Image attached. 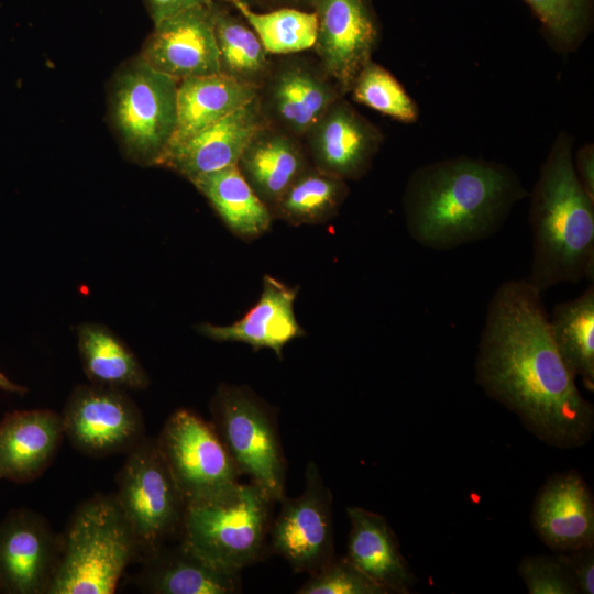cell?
<instances>
[{"mask_svg": "<svg viewBox=\"0 0 594 594\" xmlns=\"http://www.w3.org/2000/svg\"><path fill=\"white\" fill-rule=\"evenodd\" d=\"M191 184L237 237L253 240L268 231L274 219L271 209L252 189L237 165L201 175Z\"/></svg>", "mask_w": 594, "mask_h": 594, "instance_id": "cell-25", "label": "cell"}, {"mask_svg": "<svg viewBox=\"0 0 594 594\" xmlns=\"http://www.w3.org/2000/svg\"><path fill=\"white\" fill-rule=\"evenodd\" d=\"M116 476L114 496L143 556L182 532L186 499L157 444L145 437L129 452Z\"/></svg>", "mask_w": 594, "mask_h": 594, "instance_id": "cell-8", "label": "cell"}, {"mask_svg": "<svg viewBox=\"0 0 594 594\" xmlns=\"http://www.w3.org/2000/svg\"><path fill=\"white\" fill-rule=\"evenodd\" d=\"M575 174L585 189L594 198V145L584 144L580 147L573 160Z\"/></svg>", "mask_w": 594, "mask_h": 594, "instance_id": "cell-36", "label": "cell"}, {"mask_svg": "<svg viewBox=\"0 0 594 594\" xmlns=\"http://www.w3.org/2000/svg\"><path fill=\"white\" fill-rule=\"evenodd\" d=\"M265 124L256 97L169 147L157 165L178 173L191 183L201 175L237 165L251 139Z\"/></svg>", "mask_w": 594, "mask_h": 594, "instance_id": "cell-18", "label": "cell"}, {"mask_svg": "<svg viewBox=\"0 0 594 594\" xmlns=\"http://www.w3.org/2000/svg\"><path fill=\"white\" fill-rule=\"evenodd\" d=\"M304 139L312 166L344 180H356L369 172L384 136L341 97Z\"/></svg>", "mask_w": 594, "mask_h": 594, "instance_id": "cell-16", "label": "cell"}, {"mask_svg": "<svg viewBox=\"0 0 594 594\" xmlns=\"http://www.w3.org/2000/svg\"><path fill=\"white\" fill-rule=\"evenodd\" d=\"M213 8L215 0L155 23L140 57L176 81L219 74Z\"/></svg>", "mask_w": 594, "mask_h": 594, "instance_id": "cell-15", "label": "cell"}, {"mask_svg": "<svg viewBox=\"0 0 594 594\" xmlns=\"http://www.w3.org/2000/svg\"><path fill=\"white\" fill-rule=\"evenodd\" d=\"M311 11L317 19L316 58L344 96L372 59L378 24L366 0H312Z\"/></svg>", "mask_w": 594, "mask_h": 594, "instance_id": "cell-13", "label": "cell"}, {"mask_svg": "<svg viewBox=\"0 0 594 594\" xmlns=\"http://www.w3.org/2000/svg\"><path fill=\"white\" fill-rule=\"evenodd\" d=\"M257 90L220 73L178 81L177 125L167 150L251 102Z\"/></svg>", "mask_w": 594, "mask_h": 594, "instance_id": "cell-24", "label": "cell"}, {"mask_svg": "<svg viewBox=\"0 0 594 594\" xmlns=\"http://www.w3.org/2000/svg\"><path fill=\"white\" fill-rule=\"evenodd\" d=\"M65 437L62 415L51 409L14 410L0 421V480L16 484L40 477Z\"/></svg>", "mask_w": 594, "mask_h": 594, "instance_id": "cell-21", "label": "cell"}, {"mask_svg": "<svg viewBox=\"0 0 594 594\" xmlns=\"http://www.w3.org/2000/svg\"><path fill=\"white\" fill-rule=\"evenodd\" d=\"M297 295V287L264 275L257 302L241 319L228 326L200 323L196 330L217 342H241L254 351L271 349L282 360L284 346L306 336L294 311Z\"/></svg>", "mask_w": 594, "mask_h": 594, "instance_id": "cell-20", "label": "cell"}, {"mask_svg": "<svg viewBox=\"0 0 594 594\" xmlns=\"http://www.w3.org/2000/svg\"><path fill=\"white\" fill-rule=\"evenodd\" d=\"M132 583L150 594H238L241 572L206 560L182 541L164 543L142 557Z\"/></svg>", "mask_w": 594, "mask_h": 594, "instance_id": "cell-19", "label": "cell"}, {"mask_svg": "<svg viewBox=\"0 0 594 594\" xmlns=\"http://www.w3.org/2000/svg\"><path fill=\"white\" fill-rule=\"evenodd\" d=\"M333 496L315 461L305 470V488L286 495L273 517L268 548L297 573L312 574L334 558Z\"/></svg>", "mask_w": 594, "mask_h": 594, "instance_id": "cell-10", "label": "cell"}, {"mask_svg": "<svg viewBox=\"0 0 594 594\" xmlns=\"http://www.w3.org/2000/svg\"><path fill=\"white\" fill-rule=\"evenodd\" d=\"M349 195L346 180L309 165L271 207L273 218L292 226L323 223Z\"/></svg>", "mask_w": 594, "mask_h": 594, "instance_id": "cell-29", "label": "cell"}, {"mask_svg": "<svg viewBox=\"0 0 594 594\" xmlns=\"http://www.w3.org/2000/svg\"><path fill=\"white\" fill-rule=\"evenodd\" d=\"M227 4L240 13L273 56L298 54L315 45L317 19L312 11L279 7L258 12L239 0Z\"/></svg>", "mask_w": 594, "mask_h": 594, "instance_id": "cell-30", "label": "cell"}, {"mask_svg": "<svg viewBox=\"0 0 594 594\" xmlns=\"http://www.w3.org/2000/svg\"><path fill=\"white\" fill-rule=\"evenodd\" d=\"M178 81L152 68L140 55L114 74L109 94L112 128L127 156L157 165L177 125Z\"/></svg>", "mask_w": 594, "mask_h": 594, "instance_id": "cell-7", "label": "cell"}, {"mask_svg": "<svg viewBox=\"0 0 594 594\" xmlns=\"http://www.w3.org/2000/svg\"><path fill=\"white\" fill-rule=\"evenodd\" d=\"M211 1L212 0H145V3L153 23L155 24L189 8L206 4Z\"/></svg>", "mask_w": 594, "mask_h": 594, "instance_id": "cell-37", "label": "cell"}, {"mask_svg": "<svg viewBox=\"0 0 594 594\" xmlns=\"http://www.w3.org/2000/svg\"><path fill=\"white\" fill-rule=\"evenodd\" d=\"M346 514L350 532L345 557L388 594L409 593L417 578L387 519L362 507H349Z\"/></svg>", "mask_w": 594, "mask_h": 594, "instance_id": "cell-22", "label": "cell"}, {"mask_svg": "<svg viewBox=\"0 0 594 594\" xmlns=\"http://www.w3.org/2000/svg\"><path fill=\"white\" fill-rule=\"evenodd\" d=\"M215 1L222 2V3H228L231 0H215ZM239 1H242V2L246 3L250 7H253L254 4H257L260 0H239Z\"/></svg>", "mask_w": 594, "mask_h": 594, "instance_id": "cell-40", "label": "cell"}, {"mask_svg": "<svg viewBox=\"0 0 594 594\" xmlns=\"http://www.w3.org/2000/svg\"><path fill=\"white\" fill-rule=\"evenodd\" d=\"M298 594H388L346 557L333 558L296 591Z\"/></svg>", "mask_w": 594, "mask_h": 594, "instance_id": "cell-33", "label": "cell"}, {"mask_svg": "<svg viewBox=\"0 0 594 594\" xmlns=\"http://www.w3.org/2000/svg\"><path fill=\"white\" fill-rule=\"evenodd\" d=\"M541 293L527 279L492 296L475 358V382L550 447L575 449L594 433V407L552 340Z\"/></svg>", "mask_w": 594, "mask_h": 594, "instance_id": "cell-1", "label": "cell"}, {"mask_svg": "<svg viewBox=\"0 0 594 594\" xmlns=\"http://www.w3.org/2000/svg\"><path fill=\"white\" fill-rule=\"evenodd\" d=\"M61 415L65 437L89 457L127 453L146 437L142 411L123 391L78 385Z\"/></svg>", "mask_w": 594, "mask_h": 594, "instance_id": "cell-12", "label": "cell"}, {"mask_svg": "<svg viewBox=\"0 0 594 594\" xmlns=\"http://www.w3.org/2000/svg\"><path fill=\"white\" fill-rule=\"evenodd\" d=\"M341 97L340 89L319 61L300 53L273 58L257 90L265 122L299 140Z\"/></svg>", "mask_w": 594, "mask_h": 594, "instance_id": "cell-11", "label": "cell"}, {"mask_svg": "<svg viewBox=\"0 0 594 594\" xmlns=\"http://www.w3.org/2000/svg\"><path fill=\"white\" fill-rule=\"evenodd\" d=\"M61 554V534L41 514L13 509L0 520V592L46 594Z\"/></svg>", "mask_w": 594, "mask_h": 594, "instance_id": "cell-14", "label": "cell"}, {"mask_svg": "<svg viewBox=\"0 0 594 594\" xmlns=\"http://www.w3.org/2000/svg\"><path fill=\"white\" fill-rule=\"evenodd\" d=\"M570 573L578 592L594 593V546L566 552H558Z\"/></svg>", "mask_w": 594, "mask_h": 594, "instance_id": "cell-35", "label": "cell"}, {"mask_svg": "<svg viewBox=\"0 0 594 594\" xmlns=\"http://www.w3.org/2000/svg\"><path fill=\"white\" fill-rule=\"evenodd\" d=\"M528 194L508 166L457 156L415 169L402 202L409 235L421 246L444 251L496 234Z\"/></svg>", "mask_w": 594, "mask_h": 594, "instance_id": "cell-2", "label": "cell"}, {"mask_svg": "<svg viewBox=\"0 0 594 594\" xmlns=\"http://www.w3.org/2000/svg\"><path fill=\"white\" fill-rule=\"evenodd\" d=\"M309 165L300 140L268 124L251 139L237 164L270 209Z\"/></svg>", "mask_w": 594, "mask_h": 594, "instance_id": "cell-23", "label": "cell"}, {"mask_svg": "<svg viewBox=\"0 0 594 594\" xmlns=\"http://www.w3.org/2000/svg\"><path fill=\"white\" fill-rule=\"evenodd\" d=\"M518 574L529 594H579L558 554L525 557L518 564Z\"/></svg>", "mask_w": 594, "mask_h": 594, "instance_id": "cell-34", "label": "cell"}, {"mask_svg": "<svg viewBox=\"0 0 594 594\" xmlns=\"http://www.w3.org/2000/svg\"><path fill=\"white\" fill-rule=\"evenodd\" d=\"M531 524L556 552L594 546V498L581 473L569 470L546 481L534 501Z\"/></svg>", "mask_w": 594, "mask_h": 594, "instance_id": "cell-17", "label": "cell"}, {"mask_svg": "<svg viewBox=\"0 0 594 594\" xmlns=\"http://www.w3.org/2000/svg\"><path fill=\"white\" fill-rule=\"evenodd\" d=\"M542 25L547 41L560 53L579 48L590 31L592 0H525Z\"/></svg>", "mask_w": 594, "mask_h": 594, "instance_id": "cell-32", "label": "cell"}, {"mask_svg": "<svg viewBox=\"0 0 594 594\" xmlns=\"http://www.w3.org/2000/svg\"><path fill=\"white\" fill-rule=\"evenodd\" d=\"M213 31L220 74L260 87L268 74L273 55L250 25L215 1Z\"/></svg>", "mask_w": 594, "mask_h": 594, "instance_id": "cell-28", "label": "cell"}, {"mask_svg": "<svg viewBox=\"0 0 594 594\" xmlns=\"http://www.w3.org/2000/svg\"><path fill=\"white\" fill-rule=\"evenodd\" d=\"M572 135L560 132L528 196L532 261L527 282L539 293L594 279V198L574 169Z\"/></svg>", "mask_w": 594, "mask_h": 594, "instance_id": "cell-3", "label": "cell"}, {"mask_svg": "<svg viewBox=\"0 0 594 594\" xmlns=\"http://www.w3.org/2000/svg\"><path fill=\"white\" fill-rule=\"evenodd\" d=\"M0 389L4 392H9V393H15L19 395H23L28 392L26 387L15 384L12 381H10L7 377V375L2 373L1 370H0Z\"/></svg>", "mask_w": 594, "mask_h": 594, "instance_id": "cell-39", "label": "cell"}, {"mask_svg": "<svg viewBox=\"0 0 594 594\" xmlns=\"http://www.w3.org/2000/svg\"><path fill=\"white\" fill-rule=\"evenodd\" d=\"M258 3H266L271 8L293 7L311 11L312 0H260Z\"/></svg>", "mask_w": 594, "mask_h": 594, "instance_id": "cell-38", "label": "cell"}, {"mask_svg": "<svg viewBox=\"0 0 594 594\" xmlns=\"http://www.w3.org/2000/svg\"><path fill=\"white\" fill-rule=\"evenodd\" d=\"M140 549L113 494L77 505L61 534L58 564L46 594H113Z\"/></svg>", "mask_w": 594, "mask_h": 594, "instance_id": "cell-4", "label": "cell"}, {"mask_svg": "<svg viewBox=\"0 0 594 594\" xmlns=\"http://www.w3.org/2000/svg\"><path fill=\"white\" fill-rule=\"evenodd\" d=\"M211 425L240 476L277 503L285 496L287 463L277 408L244 385L221 384L209 404Z\"/></svg>", "mask_w": 594, "mask_h": 594, "instance_id": "cell-6", "label": "cell"}, {"mask_svg": "<svg viewBox=\"0 0 594 594\" xmlns=\"http://www.w3.org/2000/svg\"><path fill=\"white\" fill-rule=\"evenodd\" d=\"M77 345L82 370L94 385L142 391L150 378L133 351L110 329L96 323L77 328Z\"/></svg>", "mask_w": 594, "mask_h": 594, "instance_id": "cell-26", "label": "cell"}, {"mask_svg": "<svg viewBox=\"0 0 594 594\" xmlns=\"http://www.w3.org/2000/svg\"><path fill=\"white\" fill-rule=\"evenodd\" d=\"M549 319L554 345L570 373L594 391V285L576 298L557 304Z\"/></svg>", "mask_w": 594, "mask_h": 594, "instance_id": "cell-27", "label": "cell"}, {"mask_svg": "<svg viewBox=\"0 0 594 594\" xmlns=\"http://www.w3.org/2000/svg\"><path fill=\"white\" fill-rule=\"evenodd\" d=\"M186 502L219 493L240 474L210 421L187 408L173 411L156 438Z\"/></svg>", "mask_w": 594, "mask_h": 594, "instance_id": "cell-9", "label": "cell"}, {"mask_svg": "<svg viewBox=\"0 0 594 594\" xmlns=\"http://www.w3.org/2000/svg\"><path fill=\"white\" fill-rule=\"evenodd\" d=\"M277 502L255 483H241L187 502L180 541L211 563L242 571L266 557Z\"/></svg>", "mask_w": 594, "mask_h": 594, "instance_id": "cell-5", "label": "cell"}, {"mask_svg": "<svg viewBox=\"0 0 594 594\" xmlns=\"http://www.w3.org/2000/svg\"><path fill=\"white\" fill-rule=\"evenodd\" d=\"M353 100L404 123L419 118V108L394 75L372 59L350 90Z\"/></svg>", "mask_w": 594, "mask_h": 594, "instance_id": "cell-31", "label": "cell"}]
</instances>
